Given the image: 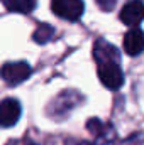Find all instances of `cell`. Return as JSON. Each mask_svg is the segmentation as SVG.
Returning a JSON list of instances; mask_svg holds the SVG:
<instances>
[{"mask_svg":"<svg viewBox=\"0 0 144 145\" xmlns=\"http://www.w3.org/2000/svg\"><path fill=\"white\" fill-rule=\"evenodd\" d=\"M31 76V66L27 63H7L0 69V78L9 86H17Z\"/></svg>","mask_w":144,"mask_h":145,"instance_id":"1","label":"cell"},{"mask_svg":"<svg viewBox=\"0 0 144 145\" xmlns=\"http://www.w3.org/2000/svg\"><path fill=\"white\" fill-rule=\"evenodd\" d=\"M51 7H53V12L59 19H65L70 22L78 20L85 10V5L81 0H53Z\"/></svg>","mask_w":144,"mask_h":145,"instance_id":"2","label":"cell"},{"mask_svg":"<svg viewBox=\"0 0 144 145\" xmlns=\"http://www.w3.org/2000/svg\"><path fill=\"white\" fill-rule=\"evenodd\" d=\"M98 78H100L102 84L112 91L120 89L124 84V72L119 68V63L98 64Z\"/></svg>","mask_w":144,"mask_h":145,"instance_id":"3","label":"cell"},{"mask_svg":"<svg viewBox=\"0 0 144 145\" xmlns=\"http://www.w3.org/2000/svg\"><path fill=\"white\" fill-rule=\"evenodd\" d=\"M119 17H120V20L126 25H129V27L134 29L136 25H139L144 20V3L141 0H131V2H127L122 7Z\"/></svg>","mask_w":144,"mask_h":145,"instance_id":"4","label":"cell"},{"mask_svg":"<svg viewBox=\"0 0 144 145\" xmlns=\"http://www.w3.org/2000/svg\"><path fill=\"white\" fill-rule=\"evenodd\" d=\"M20 118V103L15 98H5L0 101V125L14 127Z\"/></svg>","mask_w":144,"mask_h":145,"instance_id":"5","label":"cell"},{"mask_svg":"<svg viewBox=\"0 0 144 145\" xmlns=\"http://www.w3.org/2000/svg\"><path fill=\"white\" fill-rule=\"evenodd\" d=\"M93 57L98 64H105V63H119V52L117 49L108 44L107 40H97L93 46Z\"/></svg>","mask_w":144,"mask_h":145,"instance_id":"6","label":"cell"},{"mask_svg":"<svg viewBox=\"0 0 144 145\" xmlns=\"http://www.w3.org/2000/svg\"><path fill=\"white\" fill-rule=\"evenodd\" d=\"M124 51L129 56H137L144 51V32L134 27L124 36Z\"/></svg>","mask_w":144,"mask_h":145,"instance_id":"7","label":"cell"},{"mask_svg":"<svg viewBox=\"0 0 144 145\" xmlns=\"http://www.w3.org/2000/svg\"><path fill=\"white\" fill-rule=\"evenodd\" d=\"M78 100H80V96L75 93V91H65L63 95H59L58 96V100L54 101V105H61V106H58V108L53 110V113H68L71 108L76 106V103H78Z\"/></svg>","mask_w":144,"mask_h":145,"instance_id":"8","label":"cell"},{"mask_svg":"<svg viewBox=\"0 0 144 145\" xmlns=\"http://www.w3.org/2000/svg\"><path fill=\"white\" fill-rule=\"evenodd\" d=\"M5 7L17 14H31L36 7V0H3Z\"/></svg>","mask_w":144,"mask_h":145,"instance_id":"9","label":"cell"},{"mask_svg":"<svg viewBox=\"0 0 144 145\" xmlns=\"http://www.w3.org/2000/svg\"><path fill=\"white\" fill-rule=\"evenodd\" d=\"M53 34H54V29H53L49 24H41V25L36 29L32 39L36 40L37 44H44V42H48V40L53 37Z\"/></svg>","mask_w":144,"mask_h":145,"instance_id":"10","label":"cell"},{"mask_svg":"<svg viewBox=\"0 0 144 145\" xmlns=\"http://www.w3.org/2000/svg\"><path fill=\"white\" fill-rule=\"evenodd\" d=\"M87 128H88L90 133H93V135L98 137V138H102V137L105 135V130H108V127L107 125H104L98 118H92V120H88Z\"/></svg>","mask_w":144,"mask_h":145,"instance_id":"11","label":"cell"},{"mask_svg":"<svg viewBox=\"0 0 144 145\" xmlns=\"http://www.w3.org/2000/svg\"><path fill=\"white\" fill-rule=\"evenodd\" d=\"M122 145H144V137L141 135V133H134L132 137L126 138Z\"/></svg>","mask_w":144,"mask_h":145,"instance_id":"12","label":"cell"},{"mask_svg":"<svg viewBox=\"0 0 144 145\" xmlns=\"http://www.w3.org/2000/svg\"><path fill=\"white\" fill-rule=\"evenodd\" d=\"M97 3H98V7H100L102 10L110 12V10L114 8V5H115V0H97Z\"/></svg>","mask_w":144,"mask_h":145,"instance_id":"13","label":"cell"},{"mask_svg":"<svg viewBox=\"0 0 144 145\" xmlns=\"http://www.w3.org/2000/svg\"><path fill=\"white\" fill-rule=\"evenodd\" d=\"M80 145H92V144H88V142H81Z\"/></svg>","mask_w":144,"mask_h":145,"instance_id":"14","label":"cell"}]
</instances>
